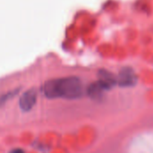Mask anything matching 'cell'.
Returning a JSON list of instances; mask_svg holds the SVG:
<instances>
[{
  "label": "cell",
  "mask_w": 153,
  "mask_h": 153,
  "mask_svg": "<svg viewBox=\"0 0 153 153\" xmlns=\"http://www.w3.org/2000/svg\"><path fill=\"white\" fill-rule=\"evenodd\" d=\"M42 91L48 99L65 98L68 100L79 99L83 93L82 82L75 76L49 80L44 83Z\"/></svg>",
  "instance_id": "obj_1"
},
{
  "label": "cell",
  "mask_w": 153,
  "mask_h": 153,
  "mask_svg": "<svg viewBox=\"0 0 153 153\" xmlns=\"http://www.w3.org/2000/svg\"><path fill=\"white\" fill-rule=\"evenodd\" d=\"M117 78V84L123 88L133 87L137 83V76L134 71L130 67L122 68Z\"/></svg>",
  "instance_id": "obj_2"
},
{
  "label": "cell",
  "mask_w": 153,
  "mask_h": 153,
  "mask_svg": "<svg viewBox=\"0 0 153 153\" xmlns=\"http://www.w3.org/2000/svg\"><path fill=\"white\" fill-rule=\"evenodd\" d=\"M38 99V94L35 89H30L23 92L19 100V106L22 111L28 112L35 106Z\"/></svg>",
  "instance_id": "obj_3"
},
{
  "label": "cell",
  "mask_w": 153,
  "mask_h": 153,
  "mask_svg": "<svg viewBox=\"0 0 153 153\" xmlns=\"http://www.w3.org/2000/svg\"><path fill=\"white\" fill-rule=\"evenodd\" d=\"M98 76H99L98 82L100 83V85L102 87L104 91L110 90L116 84H117V78L112 73L107 70H104V69L100 70Z\"/></svg>",
  "instance_id": "obj_4"
},
{
  "label": "cell",
  "mask_w": 153,
  "mask_h": 153,
  "mask_svg": "<svg viewBox=\"0 0 153 153\" xmlns=\"http://www.w3.org/2000/svg\"><path fill=\"white\" fill-rule=\"evenodd\" d=\"M104 90L102 89V87L100 85V83L98 82H92L91 83L88 88H87V94L88 96L94 100H100L103 98V93H104Z\"/></svg>",
  "instance_id": "obj_5"
},
{
  "label": "cell",
  "mask_w": 153,
  "mask_h": 153,
  "mask_svg": "<svg viewBox=\"0 0 153 153\" xmlns=\"http://www.w3.org/2000/svg\"><path fill=\"white\" fill-rule=\"evenodd\" d=\"M17 93V91H10V92H8V93H5V94H4V95H2L1 97H0V103L2 104V103H4L6 100H8L9 99H11L13 95H15Z\"/></svg>",
  "instance_id": "obj_6"
},
{
  "label": "cell",
  "mask_w": 153,
  "mask_h": 153,
  "mask_svg": "<svg viewBox=\"0 0 153 153\" xmlns=\"http://www.w3.org/2000/svg\"><path fill=\"white\" fill-rule=\"evenodd\" d=\"M9 153H24V151L22 150V149H20V148H16V149L12 150Z\"/></svg>",
  "instance_id": "obj_7"
}]
</instances>
